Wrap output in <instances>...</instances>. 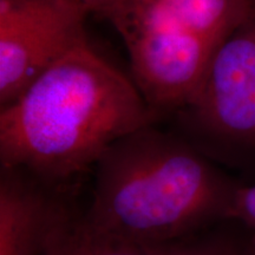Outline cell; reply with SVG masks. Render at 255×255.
Listing matches in <instances>:
<instances>
[{
    "label": "cell",
    "mask_w": 255,
    "mask_h": 255,
    "mask_svg": "<svg viewBox=\"0 0 255 255\" xmlns=\"http://www.w3.org/2000/svg\"><path fill=\"white\" fill-rule=\"evenodd\" d=\"M252 244H253V248H254V252H255V235H254V238L252 239Z\"/></svg>",
    "instance_id": "obj_12"
},
{
    "label": "cell",
    "mask_w": 255,
    "mask_h": 255,
    "mask_svg": "<svg viewBox=\"0 0 255 255\" xmlns=\"http://www.w3.org/2000/svg\"><path fill=\"white\" fill-rule=\"evenodd\" d=\"M159 17L213 43L227 38L254 9L253 0H137Z\"/></svg>",
    "instance_id": "obj_7"
},
{
    "label": "cell",
    "mask_w": 255,
    "mask_h": 255,
    "mask_svg": "<svg viewBox=\"0 0 255 255\" xmlns=\"http://www.w3.org/2000/svg\"><path fill=\"white\" fill-rule=\"evenodd\" d=\"M43 255H163V246L131 244L100 231L73 207L60 220Z\"/></svg>",
    "instance_id": "obj_8"
},
{
    "label": "cell",
    "mask_w": 255,
    "mask_h": 255,
    "mask_svg": "<svg viewBox=\"0 0 255 255\" xmlns=\"http://www.w3.org/2000/svg\"><path fill=\"white\" fill-rule=\"evenodd\" d=\"M104 18L124 40L131 79L152 113L162 121L186 108L218 44L165 20L137 0H123Z\"/></svg>",
    "instance_id": "obj_3"
},
{
    "label": "cell",
    "mask_w": 255,
    "mask_h": 255,
    "mask_svg": "<svg viewBox=\"0 0 255 255\" xmlns=\"http://www.w3.org/2000/svg\"><path fill=\"white\" fill-rule=\"evenodd\" d=\"M173 119L196 148L255 146V6L218 46L199 90Z\"/></svg>",
    "instance_id": "obj_4"
},
{
    "label": "cell",
    "mask_w": 255,
    "mask_h": 255,
    "mask_svg": "<svg viewBox=\"0 0 255 255\" xmlns=\"http://www.w3.org/2000/svg\"><path fill=\"white\" fill-rule=\"evenodd\" d=\"M253 1H254V6H255V0H253Z\"/></svg>",
    "instance_id": "obj_13"
},
{
    "label": "cell",
    "mask_w": 255,
    "mask_h": 255,
    "mask_svg": "<svg viewBox=\"0 0 255 255\" xmlns=\"http://www.w3.org/2000/svg\"><path fill=\"white\" fill-rule=\"evenodd\" d=\"M83 4L87 6L90 13L100 14L104 17L111 8L119 5L123 0H82Z\"/></svg>",
    "instance_id": "obj_11"
},
{
    "label": "cell",
    "mask_w": 255,
    "mask_h": 255,
    "mask_svg": "<svg viewBox=\"0 0 255 255\" xmlns=\"http://www.w3.org/2000/svg\"><path fill=\"white\" fill-rule=\"evenodd\" d=\"M227 219L237 220L255 229V184L235 189Z\"/></svg>",
    "instance_id": "obj_10"
},
{
    "label": "cell",
    "mask_w": 255,
    "mask_h": 255,
    "mask_svg": "<svg viewBox=\"0 0 255 255\" xmlns=\"http://www.w3.org/2000/svg\"><path fill=\"white\" fill-rule=\"evenodd\" d=\"M163 255H255L253 244L221 232H200L163 246Z\"/></svg>",
    "instance_id": "obj_9"
},
{
    "label": "cell",
    "mask_w": 255,
    "mask_h": 255,
    "mask_svg": "<svg viewBox=\"0 0 255 255\" xmlns=\"http://www.w3.org/2000/svg\"><path fill=\"white\" fill-rule=\"evenodd\" d=\"M71 207L30 174L0 168V255H43Z\"/></svg>",
    "instance_id": "obj_6"
},
{
    "label": "cell",
    "mask_w": 255,
    "mask_h": 255,
    "mask_svg": "<svg viewBox=\"0 0 255 255\" xmlns=\"http://www.w3.org/2000/svg\"><path fill=\"white\" fill-rule=\"evenodd\" d=\"M82 0H0V108L82 41Z\"/></svg>",
    "instance_id": "obj_5"
},
{
    "label": "cell",
    "mask_w": 255,
    "mask_h": 255,
    "mask_svg": "<svg viewBox=\"0 0 255 255\" xmlns=\"http://www.w3.org/2000/svg\"><path fill=\"white\" fill-rule=\"evenodd\" d=\"M85 219L121 240L161 247L227 219L238 187L195 145L156 124L122 137L94 174Z\"/></svg>",
    "instance_id": "obj_2"
},
{
    "label": "cell",
    "mask_w": 255,
    "mask_h": 255,
    "mask_svg": "<svg viewBox=\"0 0 255 255\" xmlns=\"http://www.w3.org/2000/svg\"><path fill=\"white\" fill-rule=\"evenodd\" d=\"M159 121L87 39L0 108V167L71 200L115 142Z\"/></svg>",
    "instance_id": "obj_1"
}]
</instances>
